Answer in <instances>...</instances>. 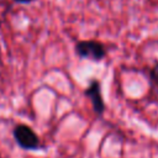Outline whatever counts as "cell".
Here are the masks:
<instances>
[{"label": "cell", "mask_w": 158, "mask_h": 158, "mask_svg": "<svg viewBox=\"0 0 158 158\" xmlns=\"http://www.w3.org/2000/svg\"><path fill=\"white\" fill-rule=\"evenodd\" d=\"M19 147L26 151H36L41 147V141L36 132L27 125H16L12 131Z\"/></svg>", "instance_id": "obj_2"}, {"label": "cell", "mask_w": 158, "mask_h": 158, "mask_svg": "<svg viewBox=\"0 0 158 158\" xmlns=\"http://www.w3.org/2000/svg\"><path fill=\"white\" fill-rule=\"evenodd\" d=\"M75 52L80 58L100 62L106 57V47L95 40H83L75 43Z\"/></svg>", "instance_id": "obj_1"}, {"label": "cell", "mask_w": 158, "mask_h": 158, "mask_svg": "<svg viewBox=\"0 0 158 158\" xmlns=\"http://www.w3.org/2000/svg\"><path fill=\"white\" fill-rule=\"evenodd\" d=\"M12 1H15L17 4H30V2H32L35 0H12Z\"/></svg>", "instance_id": "obj_5"}, {"label": "cell", "mask_w": 158, "mask_h": 158, "mask_svg": "<svg viewBox=\"0 0 158 158\" xmlns=\"http://www.w3.org/2000/svg\"><path fill=\"white\" fill-rule=\"evenodd\" d=\"M149 78L156 85H158V62L152 67V69L149 72Z\"/></svg>", "instance_id": "obj_4"}, {"label": "cell", "mask_w": 158, "mask_h": 158, "mask_svg": "<svg viewBox=\"0 0 158 158\" xmlns=\"http://www.w3.org/2000/svg\"><path fill=\"white\" fill-rule=\"evenodd\" d=\"M84 95L90 100L94 112L98 116H102L105 111V102L101 95V85L98 79H90L86 89L84 90Z\"/></svg>", "instance_id": "obj_3"}]
</instances>
